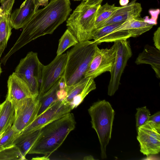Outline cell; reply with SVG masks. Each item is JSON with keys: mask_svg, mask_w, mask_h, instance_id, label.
I'll return each instance as SVG.
<instances>
[{"mask_svg": "<svg viewBox=\"0 0 160 160\" xmlns=\"http://www.w3.org/2000/svg\"><path fill=\"white\" fill-rule=\"evenodd\" d=\"M59 81L39 99H38L39 101L40 107L37 116L42 113L50 105L58 100L57 92L59 89Z\"/></svg>", "mask_w": 160, "mask_h": 160, "instance_id": "23", "label": "cell"}, {"mask_svg": "<svg viewBox=\"0 0 160 160\" xmlns=\"http://www.w3.org/2000/svg\"><path fill=\"white\" fill-rule=\"evenodd\" d=\"M136 1L137 0H132L127 5L120 7L105 22L103 26L140 17L142 8L141 4L136 2Z\"/></svg>", "mask_w": 160, "mask_h": 160, "instance_id": "16", "label": "cell"}, {"mask_svg": "<svg viewBox=\"0 0 160 160\" xmlns=\"http://www.w3.org/2000/svg\"><path fill=\"white\" fill-rule=\"evenodd\" d=\"M15 111L13 128L21 133L37 117L40 108L39 101L33 97L12 102Z\"/></svg>", "mask_w": 160, "mask_h": 160, "instance_id": "7", "label": "cell"}, {"mask_svg": "<svg viewBox=\"0 0 160 160\" xmlns=\"http://www.w3.org/2000/svg\"><path fill=\"white\" fill-rule=\"evenodd\" d=\"M137 112L135 115L137 130L140 126L144 125L148 120L150 112L146 106L138 108L136 109Z\"/></svg>", "mask_w": 160, "mask_h": 160, "instance_id": "29", "label": "cell"}, {"mask_svg": "<svg viewBox=\"0 0 160 160\" xmlns=\"http://www.w3.org/2000/svg\"><path fill=\"white\" fill-rule=\"evenodd\" d=\"M10 18L8 12L2 13L0 17V59L12 34Z\"/></svg>", "mask_w": 160, "mask_h": 160, "instance_id": "21", "label": "cell"}, {"mask_svg": "<svg viewBox=\"0 0 160 160\" xmlns=\"http://www.w3.org/2000/svg\"><path fill=\"white\" fill-rule=\"evenodd\" d=\"M78 42L75 37L67 29L59 40L57 56L62 54L68 48Z\"/></svg>", "mask_w": 160, "mask_h": 160, "instance_id": "24", "label": "cell"}, {"mask_svg": "<svg viewBox=\"0 0 160 160\" xmlns=\"http://www.w3.org/2000/svg\"><path fill=\"white\" fill-rule=\"evenodd\" d=\"M153 41L156 48L160 50V27H159L153 34Z\"/></svg>", "mask_w": 160, "mask_h": 160, "instance_id": "30", "label": "cell"}, {"mask_svg": "<svg viewBox=\"0 0 160 160\" xmlns=\"http://www.w3.org/2000/svg\"><path fill=\"white\" fill-rule=\"evenodd\" d=\"M88 111L91 118L92 128L99 140L101 158H106V148L111 138L115 111L109 102L105 100L94 102Z\"/></svg>", "mask_w": 160, "mask_h": 160, "instance_id": "4", "label": "cell"}, {"mask_svg": "<svg viewBox=\"0 0 160 160\" xmlns=\"http://www.w3.org/2000/svg\"><path fill=\"white\" fill-rule=\"evenodd\" d=\"M103 0H87L85 1L87 3L90 5L101 4Z\"/></svg>", "mask_w": 160, "mask_h": 160, "instance_id": "33", "label": "cell"}, {"mask_svg": "<svg viewBox=\"0 0 160 160\" xmlns=\"http://www.w3.org/2000/svg\"><path fill=\"white\" fill-rule=\"evenodd\" d=\"M38 4L39 7L40 6H46L49 3V0H38Z\"/></svg>", "mask_w": 160, "mask_h": 160, "instance_id": "34", "label": "cell"}, {"mask_svg": "<svg viewBox=\"0 0 160 160\" xmlns=\"http://www.w3.org/2000/svg\"><path fill=\"white\" fill-rule=\"evenodd\" d=\"M101 4L90 5L82 1L67 20V29L78 42L92 39L97 11Z\"/></svg>", "mask_w": 160, "mask_h": 160, "instance_id": "5", "label": "cell"}, {"mask_svg": "<svg viewBox=\"0 0 160 160\" xmlns=\"http://www.w3.org/2000/svg\"><path fill=\"white\" fill-rule=\"evenodd\" d=\"M140 151L144 155L158 154L160 151V127L147 121L137 130Z\"/></svg>", "mask_w": 160, "mask_h": 160, "instance_id": "10", "label": "cell"}, {"mask_svg": "<svg viewBox=\"0 0 160 160\" xmlns=\"http://www.w3.org/2000/svg\"><path fill=\"white\" fill-rule=\"evenodd\" d=\"M42 128L29 131L21 132L13 142L25 158L40 136Z\"/></svg>", "mask_w": 160, "mask_h": 160, "instance_id": "19", "label": "cell"}, {"mask_svg": "<svg viewBox=\"0 0 160 160\" xmlns=\"http://www.w3.org/2000/svg\"><path fill=\"white\" fill-rule=\"evenodd\" d=\"M116 50V42L109 48L100 49L97 47L85 78L94 79L104 72H110L115 58Z\"/></svg>", "mask_w": 160, "mask_h": 160, "instance_id": "11", "label": "cell"}, {"mask_svg": "<svg viewBox=\"0 0 160 160\" xmlns=\"http://www.w3.org/2000/svg\"><path fill=\"white\" fill-rule=\"evenodd\" d=\"M2 68H1V64L0 63V75H1V73H2Z\"/></svg>", "mask_w": 160, "mask_h": 160, "instance_id": "38", "label": "cell"}, {"mask_svg": "<svg viewBox=\"0 0 160 160\" xmlns=\"http://www.w3.org/2000/svg\"><path fill=\"white\" fill-rule=\"evenodd\" d=\"M82 1H87V0H82Z\"/></svg>", "mask_w": 160, "mask_h": 160, "instance_id": "40", "label": "cell"}, {"mask_svg": "<svg viewBox=\"0 0 160 160\" xmlns=\"http://www.w3.org/2000/svg\"><path fill=\"white\" fill-rule=\"evenodd\" d=\"M20 133L12 125L9 126L0 135V150L13 145L14 141Z\"/></svg>", "mask_w": 160, "mask_h": 160, "instance_id": "26", "label": "cell"}, {"mask_svg": "<svg viewBox=\"0 0 160 160\" xmlns=\"http://www.w3.org/2000/svg\"><path fill=\"white\" fill-rule=\"evenodd\" d=\"M38 0H25L20 7L11 13L10 21L12 28H22L38 9Z\"/></svg>", "mask_w": 160, "mask_h": 160, "instance_id": "14", "label": "cell"}, {"mask_svg": "<svg viewBox=\"0 0 160 160\" xmlns=\"http://www.w3.org/2000/svg\"><path fill=\"white\" fill-rule=\"evenodd\" d=\"M2 8H1L0 7V17L1 15V14H2Z\"/></svg>", "mask_w": 160, "mask_h": 160, "instance_id": "39", "label": "cell"}, {"mask_svg": "<svg viewBox=\"0 0 160 160\" xmlns=\"http://www.w3.org/2000/svg\"><path fill=\"white\" fill-rule=\"evenodd\" d=\"M76 123L74 114L70 112L44 126L28 154H42L48 157L61 146L69 133L74 129Z\"/></svg>", "mask_w": 160, "mask_h": 160, "instance_id": "2", "label": "cell"}, {"mask_svg": "<svg viewBox=\"0 0 160 160\" xmlns=\"http://www.w3.org/2000/svg\"><path fill=\"white\" fill-rule=\"evenodd\" d=\"M120 7L116 6L115 4L110 5L108 2L103 5L101 4L97 12L95 29L102 27L114 12Z\"/></svg>", "mask_w": 160, "mask_h": 160, "instance_id": "22", "label": "cell"}, {"mask_svg": "<svg viewBox=\"0 0 160 160\" xmlns=\"http://www.w3.org/2000/svg\"><path fill=\"white\" fill-rule=\"evenodd\" d=\"M84 160H94L93 157L91 155H89L83 158Z\"/></svg>", "mask_w": 160, "mask_h": 160, "instance_id": "37", "label": "cell"}, {"mask_svg": "<svg viewBox=\"0 0 160 160\" xmlns=\"http://www.w3.org/2000/svg\"><path fill=\"white\" fill-rule=\"evenodd\" d=\"M67 59V53L56 56L48 64L42 67L39 99L53 87L63 76Z\"/></svg>", "mask_w": 160, "mask_h": 160, "instance_id": "9", "label": "cell"}, {"mask_svg": "<svg viewBox=\"0 0 160 160\" xmlns=\"http://www.w3.org/2000/svg\"><path fill=\"white\" fill-rule=\"evenodd\" d=\"M14 117L13 104L11 101L6 99L0 103V135L9 126L12 125Z\"/></svg>", "mask_w": 160, "mask_h": 160, "instance_id": "20", "label": "cell"}, {"mask_svg": "<svg viewBox=\"0 0 160 160\" xmlns=\"http://www.w3.org/2000/svg\"><path fill=\"white\" fill-rule=\"evenodd\" d=\"M74 0V1H80V0Z\"/></svg>", "mask_w": 160, "mask_h": 160, "instance_id": "41", "label": "cell"}, {"mask_svg": "<svg viewBox=\"0 0 160 160\" xmlns=\"http://www.w3.org/2000/svg\"><path fill=\"white\" fill-rule=\"evenodd\" d=\"M14 145L0 150V160H26Z\"/></svg>", "mask_w": 160, "mask_h": 160, "instance_id": "27", "label": "cell"}, {"mask_svg": "<svg viewBox=\"0 0 160 160\" xmlns=\"http://www.w3.org/2000/svg\"><path fill=\"white\" fill-rule=\"evenodd\" d=\"M124 22L108 24L95 29L92 33V39L98 44L103 42H115L120 40H127L131 37L128 31H114Z\"/></svg>", "mask_w": 160, "mask_h": 160, "instance_id": "13", "label": "cell"}, {"mask_svg": "<svg viewBox=\"0 0 160 160\" xmlns=\"http://www.w3.org/2000/svg\"><path fill=\"white\" fill-rule=\"evenodd\" d=\"M148 121H151L156 125L160 127V112H158L150 116Z\"/></svg>", "mask_w": 160, "mask_h": 160, "instance_id": "31", "label": "cell"}, {"mask_svg": "<svg viewBox=\"0 0 160 160\" xmlns=\"http://www.w3.org/2000/svg\"><path fill=\"white\" fill-rule=\"evenodd\" d=\"M135 63L138 65H150L154 70L156 77L160 78V50L148 45H146L143 51L140 53Z\"/></svg>", "mask_w": 160, "mask_h": 160, "instance_id": "17", "label": "cell"}, {"mask_svg": "<svg viewBox=\"0 0 160 160\" xmlns=\"http://www.w3.org/2000/svg\"><path fill=\"white\" fill-rule=\"evenodd\" d=\"M7 87L8 92L6 99L11 102L27 98L34 97L26 83L14 72L8 77Z\"/></svg>", "mask_w": 160, "mask_h": 160, "instance_id": "15", "label": "cell"}, {"mask_svg": "<svg viewBox=\"0 0 160 160\" xmlns=\"http://www.w3.org/2000/svg\"><path fill=\"white\" fill-rule=\"evenodd\" d=\"M98 45L93 41L79 42L67 52L63 75L67 86L73 85L85 78Z\"/></svg>", "mask_w": 160, "mask_h": 160, "instance_id": "3", "label": "cell"}, {"mask_svg": "<svg viewBox=\"0 0 160 160\" xmlns=\"http://www.w3.org/2000/svg\"><path fill=\"white\" fill-rule=\"evenodd\" d=\"M154 25L148 19L141 17L124 22L114 31L126 30L128 31L131 37L139 36L150 30Z\"/></svg>", "mask_w": 160, "mask_h": 160, "instance_id": "18", "label": "cell"}, {"mask_svg": "<svg viewBox=\"0 0 160 160\" xmlns=\"http://www.w3.org/2000/svg\"><path fill=\"white\" fill-rule=\"evenodd\" d=\"M89 77L85 78L79 82L70 86H66L65 89L67 95L65 101L70 103L73 97L81 92L87 84Z\"/></svg>", "mask_w": 160, "mask_h": 160, "instance_id": "28", "label": "cell"}, {"mask_svg": "<svg viewBox=\"0 0 160 160\" xmlns=\"http://www.w3.org/2000/svg\"><path fill=\"white\" fill-rule=\"evenodd\" d=\"M72 10L70 0H51L44 8L38 9L22 27L19 37L1 59V63L5 65L12 54L32 41L52 34L67 20Z\"/></svg>", "mask_w": 160, "mask_h": 160, "instance_id": "1", "label": "cell"}, {"mask_svg": "<svg viewBox=\"0 0 160 160\" xmlns=\"http://www.w3.org/2000/svg\"><path fill=\"white\" fill-rule=\"evenodd\" d=\"M32 159L34 160H49V158L48 157H47L45 156H44L41 157H36L34 158H33Z\"/></svg>", "mask_w": 160, "mask_h": 160, "instance_id": "36", "label": "cell"}, {"mask_svg": "<svg viewBox=\"0 0 160 160\" xmlns=\"http://www.w3.org/2000/svg\"><path fill=\"white\" fill-rule=\"evenodd\" d=\"M43 66L37 53L31 51L20 60L14 72L26 83L36 98L39 94Z\"/></svg>", "mask_w": 160, "mask_h": 160, "instance_id": "6", "label": "cell"}, {"mask_svg": "<svg viewBox=\"0 0 160 160\" xmlns=\"http://www.w3.org/2000/svg\"><path fill=\"white\" fill-rule=\"evenodd\" d=\"M57 95L58 100L63 101L66 99L67 92L65 88L59 89L57 92Z\"/></svg>", "mask_w": 160, "mask_h": 160, "instance_id": "32", "label": "cell"}, {"mask_svg": "<svg viewBox=\"0 0 160 160\" xmlns=\"http://www.w3.org/2000/svg\"><path fill=\"white\" fill-rule=\"evenodd\" d=\"M72 110L69 102L64 100H57L41 115L37 116L34 121L21 132L40 128L52 122L60 119Z\"/></svg>", "mask_w": 160, "mask_h": 160, "instance_id": "12", "label": "cell"}, {"mask_svg": "<svg viewBox=\"0 0 160 160\" xmlns=\"http://www.w3.org/2000/svg\"><path fill=\"white\" fill-rule=\"evenodd\" d=\"M94 79L89 77L88 82L82 91L74 96L70 102L72 110L79 105L89 92L96 88V85Z\"/></svg>", "mask_w": 160, "mask_h": 160, "instance_id": "25", "label": "cell"}, {"mask_svg": "<svg viewBox=\"0 0 160 160\" xmlns=\"http://www.w3.org/2000/svg\"><path fill=\"white\" fill-rule=\"evenodd\" d=\"M116 55L111 71V78L108 86V95H113L118 90L121 75L128 60L132 55L131 48L127 40L116 42Z\"/></svg>", "mask_w": 160, "mask_h": 160, "instance_id": "8", "label": "cell"}, {"mask_svg": "<svg viewBox=\"0 0 160 160\" xmlns=\"http://www.w3.org/2000/svg\"><path fill=\"white\" fill-rule=\"evenodd\" d=\"M129 2V0H120L119 1L120 4L122 6L127 5Z\"/></svg>", "mask_w": 160, "mask_h": 160, "instance_id": "35", "label": "cell"}]
</instances>
